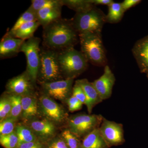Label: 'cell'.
<instances>
[{"label":"cell","instance_id":"6da1fadb","mask_svg":"<svg viewBox=\"0 0 148 148\" xmlns=\"http://www.w3.org/2000/svg\"><path fill=\"white\" fill-rule=\"evenodd\" d=\"M78 36L72 20L61 18L44 28V45L52 50L74 47L78 41Z\"/></svg>","mask_w":148,"mask_h":148},{"label":"cell","instance_id":"7a4b0ae2","mask_svg":"<svg viewBox=\"0 0 148 148\" xmlns=\"http://www.w3.org/2000/svg\"><path fill=\"white\" fill-rule=\"evenodd\" d=\"M58 59L65 79H74L87 68V59L81 51L76 50L74 47L58 51Z\"/></svg>","mask_w":148,"mask_h":148},{"label":"cell","instance_id":"3957f363","mask_svg":"<svg viewBox=\"0 0 148 148\" xmlns=\"http://www.w3.org/2000/svg\"><path fill=\"white\" fill-rule=\"evenodd\" d=\"M79 36L82 52L88 61L96 66H106L107 57L101 33H86Z\"/></svg>","mask_w":148,"mask_h":148},{"label":"cell","instance_id":"277c9868","mask_svg":"<svg viewBox=\"0 0 148 148\" xmlns=\"http://www.w3.org/2000/svg\"><path fill=\"white\" fill-rule=\"evenodd\" d=\"M79 35L86 33H101L106 22V15L95 7L82 12H77L72 20Z\"/></svg>","mask_w":148,"mask_h":148},{"label":"cell","instance_id":"5b68a950","mask_svg":"<svg viewBox=\"0 0 148 148\" xmlns=\"http://www.w3.org/2000/svg\"><path fill=\"white\" fill-rule=\"evenodd\" d=\"M39 116L45 119L58 127H66L69 117L66 109L59 103L44 93L38 97Z\"/></svg>","mask_w":148,"mask_h":148},{"label":"cell","instance_id":"8992f818","mask_svg":"<svg viewBox=\"0 0 148 148\" xmlns=\"http://www.w3.org/2000/svg\"><path fill=\"white\" fill-rule=\"evenodd\" d=\"M104 117L101 114H77L69 116L66 128L82 140L101 126Z\"/></svg>","mask_w":148,"mask_h":148},{"label":"cell","instance_id":"52a82bcc","mask_svg":"<svg viewBox=\"0 0 148 148\" xmlns=\"http://www.w3.org/2000/svg\"><path fill=\"white\" fill-rule=\"evenodd\" d=\"M40 65L38 78L40 82H51L62 79L58 59V51L48 49L40 51Z\"/></svg>","mask_w":148,"mask_h":148},{"label":"cell","instance_id":"ba28073f","mask_svg":"<svg viewBox=\"0 0 148 148\" xmlns=\"http://www.w3.org/2000/svg\"><path fill=\"white\" fill-rule=\"evenodd\" d=\"M40 41L39 38L33 36L24 41L20 49V51L25 54L27 58L26 71L35 85L38 80L40 67Z\"/></svg>","mask_w":148,"mask_h":148},{"label":"cell","instance_id":"9c48e42d","mask_svg":"<svg viewBox=\"0 0 148 148\" xmlns=\"http://www.w3.org/2000/svg\"><path fill=\"white\" fill-rule=\"evenodd\" d=\"M74 80L67 79L40 84L43 93L53 99L65 102L72 95Z\"/></svg>","mask_w":148,"mask_h":148},{"label":"cell","instance_id":"30bf717a","mask_svg":"<svg viewBox=\"0 0 148 148\" xmlns=\"http://www.w3.org/2000/svg\"><path fill=\"white\" fill-rule=\"evenodd\" d=\"M99 130L109 148L121 145L125 143L123 126L121 123L108 120L104 117Z\"/></svg>","mask_w":148,"mask_h":148},{"label":"cell","instance_id":"8fae6325","mask_svg":"<svg viewBox=\"0 0 148 148\" xmlns=\"http://www.w3.org/2000/svg\"><path fill=\"white\" fill-rule=\"evenodd\" d=\"M25 123L34 131L38 140L44 144H46L58 135L59 127L51 122L41 117L30 120Z\"/></svg>","mask_w":148,"mask_h":148},{"label":"cell","instance_id":"7c38bea8","mask_svg":"<svg viewBox=\"0 0 148 148\" xmlns=\"http://www.w3.org/2000/svg\"><path fill=\"white\" fill-rule=\"evenodd\" d=\"M25 71L22 74L9 80L6 85V92L8 94L17 95L34 94L35 86Z\"/></svg>","mask_w":148,"mask_h":148},{"label":"cell","instance_id":"4fadbf2b","mask_svg":"<svg viewBox=\"0 0 148 148\" xmlns=\"http://www.w3.org/2000/svg\"><path fill=\"white\" fill-rule=\"evenodd\" d=\"M115 81L114 75L107 65L105 66L103 75L92 82L103 101L110 98Z\"/></svg>","mask_w":148,"mask_h":148},{"label":"cell","instance_id":"5bb4252c","mask_svg":"<svg viewBox=\"0 0 148 148\" xmlns=\"http://www.w3.org/2000/svg\"><path fill=\"white\" fill-rule=\"evenodd\" d=\"M21 96L22 114L20 119L25 123L39 116L38 97L36 93Z\"/></svg>","mask_w":148,"mask_h":148},{"label":"cell","instance_id":"9a60e30c","mask_svg":"<svg viewBox=\"0 0 148 148\" xmlns=\"http://www.w3.org/2000/svg\"><path fill=\"white\" fill-rule=\"evenodd\" d=\"M132 52L140 71L148 73V35L135 43Z\"/></svg>","mask_w":148,"mask_h":148},{"label":"cell","instance_id":"2e32d148","mask_svg":"<svg viewBox=\"0 0 148 148\" xmlns=\"http://www.w3.org/2000/svg\"><path fill=\"white\" fill-rule=\"evenodd\" d=\"M75 82L79 85L84 91L86 99L85 105L87 107L88 114H91L93 108L103 101L92 83L89 82L88 80L83 79L77 80Z\"/></svg>","mask_w":148,"mask_h":148},{"label":"cell","instance_id":"e0dca14e","mask_svg":"<svg viewBox=\"0 0 148 148\" xmlns=\"http://www.w3.org/2000/svg\"><path fill=\"white\" fill-rule=\"evenodd\" d=\"M24 40L11 36L6 34L0 42L1 58H8L17 54Z\"/></svg>","mask_w":148,"mask_h":148},{"label":"cell","instance_id":"ac0fdd59","mask_svg":"<svg viewBox=\"0 0 148 148\" xmlns=\"http://www.w3.org/2000/svg\"><path fill=\"white\" fill-rule=\"evenodd\" d=\"M37 20L44 28L61 18V8L42 9L36 12Z\"/></svg>","mask_w":148,"mask_h":148},{"label":"cell","instance_id":"d6986e66","mask_svg":"<svg viewBox=\"0 0 148 148\" xmlns=\"http://www.w3.org/2000/svg\"><path fill=\"white\" fill-rule=\"evenodd\" d=\"M81 148H109L99 128H96L82 140Z\"/></svg>","mask_w":148,"mask_h":148},{"label":"cell","instance_id":"ffe728a7","mask_svg":"<svg viewBox=\"0 0 148 148\" xmlns=\"http://www.w3.org/2000/svg\"><path fill=\"white\" fill-rule=\"evenodd\" d=\"M38 21L25 23L13 32H8L7 34L15 38L26 40L34 36V34L40 26Z\"/></svg>","mask_w":148,"mask_h":148},{"label":"cell","instance_id":"44dd1931","mask_svg":"<svg viewBox=\"0 0 148 148\" xmlns=\"http://www.w3.org/2000/svg\"><path fill=\"white\" fill-rule=\"evenodd\" d=\"M15 131L18 136L19 143H29L38 140L34 131L24 123H18Z\"/></svg>","mask_w":148,"mask_h":148},{"label":"cell","instance_id":"7402d4cb","mask_svg":"<svg viewBox=\"0 0 148 148\" xmlns=\"http://www.w3.org/2000/svg\"><path fill=\"white\" fill-rule=\"evenodd\" d=\"M108 6V13L106 15V22L115 24L121 20L124 11L122 7L121 3L113 2Z\"/></svg>","mask_w":148,"mask_h":148},{"label":"cell","instance_id":"603a6c76","mask_svg":"<svg viewBox=\"0 0 148 148\" xmlns=\"http://www.w3.org/2000/svg\"><path fill=\"white\" fill-rule=\"evenodd\" d=\"M63 5H66L76 12H82L95 6L92 0H62Z\"/></svg>","mask_w":148,"mask_h":148},{"label":"cell","instance_id":"cb8c5ba5","mask_svg":"<svg viewBox=\"0 0 148 148\" xmlns=\"http://www.w3.org/2000/svg\"><path fill=\"white\" fill-rule=\"evenodd\" d=\"M29 8L36 13L38 11L46 8H60L63 5L62 0H32Z\"/></svg>","mask_w":148,"mask_h":148},{"label":"cell","instance_id":"d4e9b609","mask_svg":"<svg viewBox=\"0 0 148 148\" xmlns=\"http://www.w3.org/2000/svg\"><path fill=\"white\" fill-rule=\"evenodd\" d=\"M7 94L8 95L11 104V111L9 117L18 121L21 119L22 114L21 96L20 95H11L8 93Z\"/></svg>","mask_w":148,"mask_h":148},{"label":"cell","instance_id":"484cf974","mask_svg":"<svg viewBox=\"0 0 148 148\" xmlns=\"http://www.w3.org/2000/svg\"><path fill=\"white\" fill-rule=\"evenodd\" d=\"M59 135L64 139L69 148H81L82 140L68 128L63 130Z\"/></svg>","mask_w":148,"mask_h":148},{"label":"cell","instance_id":"4316f807","mask_svg":"<svg viewBox=\"0 0 148 148\" xmlns=\"http://www.w3.org/2000/svg\"><path fill=\"white\" fill-rule=\"evenodd\" d=\"M37 21L36 13L29 8L19 16L13 27L9 32H12L15 31L18 27L25 23Z\"/></svg>","mask_w":148,"mask_h":148},{"label":"cell","instance_id":"83f0119b","mask_svg":"<svg viewBox=\"0 0 148 148\" xmlns=\"http://www.w3.org/2000/svg\"><path fill=\"white\" fill-rule=\"evenodd\" d=\"M11 108L10 99L5 92L0 99V122L9 117Z\"/></svg>","mask_w":148,"mask_h":148},{"label":"cell","instance_id":"f1b7e54d","mask_svg":"<svg viewBox=\"0 0 148 148\" xmlns=\"http://www.w3.org/2000/svg\"><path fill=\"white\" fill-rule=\"evenodd\" d=\"M0 144L4 148H17L19 140L16 132L7 135H0Z\"/></svg>","mask_w":148,"mask_h":148},{"label":"cell","instance_id":"f546056e","mask_svg":"<svg viewBox=\"0 0 148 148\" xmlns=\"http://www.w3.org/2000/svg\"><path fill=\"white\" fill-rule=\"evenodd\" d=\"M18 121L9 117L0 122V135L10 134L15 131Z\"/></svg>","mask_w":148,"mask_h":148},{"label":"cell","instance_id":"4dcf8cb0","mask_svg":"<svg viewBox=\"0 0 148 148\" xmlns=\"http://www.w3.org/2000/svg\"><path fill=\"white\" fill-rule=\"evenodd\" d=\"M65 103L68 106V110L71 112L81 110L83 105L78 99L72 95L66 100Z\"/></svg>","mask_w":148,"mask_h":148},{"label":"cell","instance_id":"1f68e13d","mask_svg":"<svg viewBox=\"0 0 148 148\" xmlns=\"http://www.w3.org/2000/svg\"><path fill=\"white\" fill-rule=\"evenodd\" d=\"M46 148H69L59 134L47 143Z\"/></svg>","mask_w":148,"mask_h":148},{"label":"cell","instance_id":"d6a6232c","mask_svg":"<svg viewBox=\"0 0 148 148\" xmlns=\"http://www.w3.org/2000/svg\"><path fill=\"white\" fill-rule=\"evenodd\" d=\"M72 95L78 99L83 105H85L86 99L84 91L79 85L76 82L73 86Z\"/></svg>","mask_w":148,"mask_h":148},{"label":"cell","instance_id":"836d02e7","mask_svg":"<svg viewBox=\"0 0 148 148\" xmlns=\"http://www.w3.org/2000/svg\"><path fill=\"white\" fill-rule=\"evenodd\" d=\"M17 148H46V145L38 140L29 143H19Z\"/></svg>","mask_w":148,"mask_h":148},{"label":"cell","instance_id":"e575fe53","mask_svg":"<svg viewBox=\"0 0 148 148\" xmlns=\"http://www.w3.org/2000/svg\"><path fill=\"white\" fill-rule=\"evenodd\" d=\"M141 2V1L140 0H125L121 3L122 7L124 12H125L127 10L137 5Z\"/></svg>","mask_w":148,"mask_h":148},{"label":"cell","instance_id":"d590c367","mask_svg":"<svg viewBox=\"0 0 148 148\" xmlns=\"http://www.w3.org/2000/svg\"><path fill=\"white\" fill-rule=\"evenodd\" d=\"M92 3L94 5H106L109 6L114 2L112 0H92Z\"/></svg>","mask_w":148,"mask_h":148},{"label":"cell","instance_id":"8d00e7d4","mask_svg":"<svg viewBox=\"0 0 148 148\" xmlns=\"http://www.w3.org/2000/svg\"><path fill=\"white\" fill-rule=\"evenodd\" d=\"M147 78L148 79V73L147 74Z\"/></svg>","mask_w":148,"mask_h":148}]
</instances>
